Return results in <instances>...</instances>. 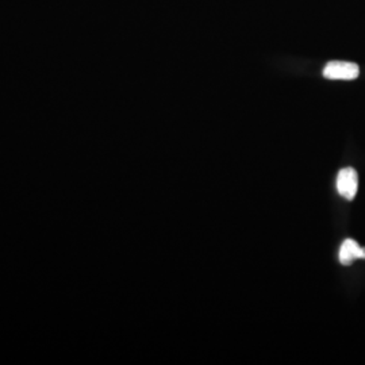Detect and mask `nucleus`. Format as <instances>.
<instances>
[{
  "mask_svg": "<svg viewBox=\"0 0 365 365\" xmlns=\"http://www.w3.org/2000/svg\"><path fill=\"white\" fill-rule=\"evenodd\" d=\"M359 75V66L348 61H330L324 68V76L329 80H354Z\"/></svg>",
  "mask_w": 365,
  "mask_h": 365,
  "instance_id": "nucleus-1",
  "label": "nucleus"
},
{
  "mask_svg": "<svg viewBox=\"0 0 365 365\" xmlns=\"http://www.w3.org/2000/svg\"><path fill=\"white\" fill-rule=\"evenodd\" d=\"M359 190V175L354 168H342L337 175V191L346 200H353Z\"/></svg>",
  "mask_w": 365,
  "mask_h": 365,
  "instance_id": "nucleus-2",
  "label": "nucleus"
},
{
  "mask_svg": "<svg viewBox=\"0 0 365 365\" xmlns=\"http://www.w3.org/2000/svg\"><path fill=\"white\" fill-rule=\"evenodd\" d=\"M339 259L342 265H352L353 261L365 259V248H361L352 238H348L339 248Z\"/></svg>",
  "mask_w": 365,
  "mask_h": 365,
  "instance_id": "nucleus-3",
  "label": "nucleus"
}]
</instances>
